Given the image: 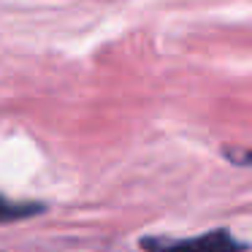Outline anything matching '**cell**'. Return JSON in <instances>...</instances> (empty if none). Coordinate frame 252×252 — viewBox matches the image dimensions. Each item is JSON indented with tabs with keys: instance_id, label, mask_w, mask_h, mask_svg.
Instances as JSON below:
<instances>
[{
	"instance_id": "obj_1",
	"label": "cell",
	"mask_w": 252,
	"mask_h": 252,
	"mask_svg": "<svg viewBox=\"0 0 252 252\" xmlns=\"http://www.w3.org/2000/svg\"><path fill=\"white\" fill-rule=\"evenodd\" d=\"M141 250L147 252H244L247 244L236 241L225 230L203 233L195 239H179V241H163V239H141Z\"/></svg>"
},
{
	"instance_id": "obj_2",
	"label": "cell",
	"mask_w": 252,
	"mask_h": 252,
	"mask_svg": "<svg viewBox=\"0 0 252 252\" xmlns=\"http://www.w3.org/2000/svg\"><path fill=\"white\" fill-rule=\"evenodd\" d=\"M41 206L38 203H14L8 198L0 195V222H11V220H25L38 214Z\"/></svg>"
}]
</instances>
